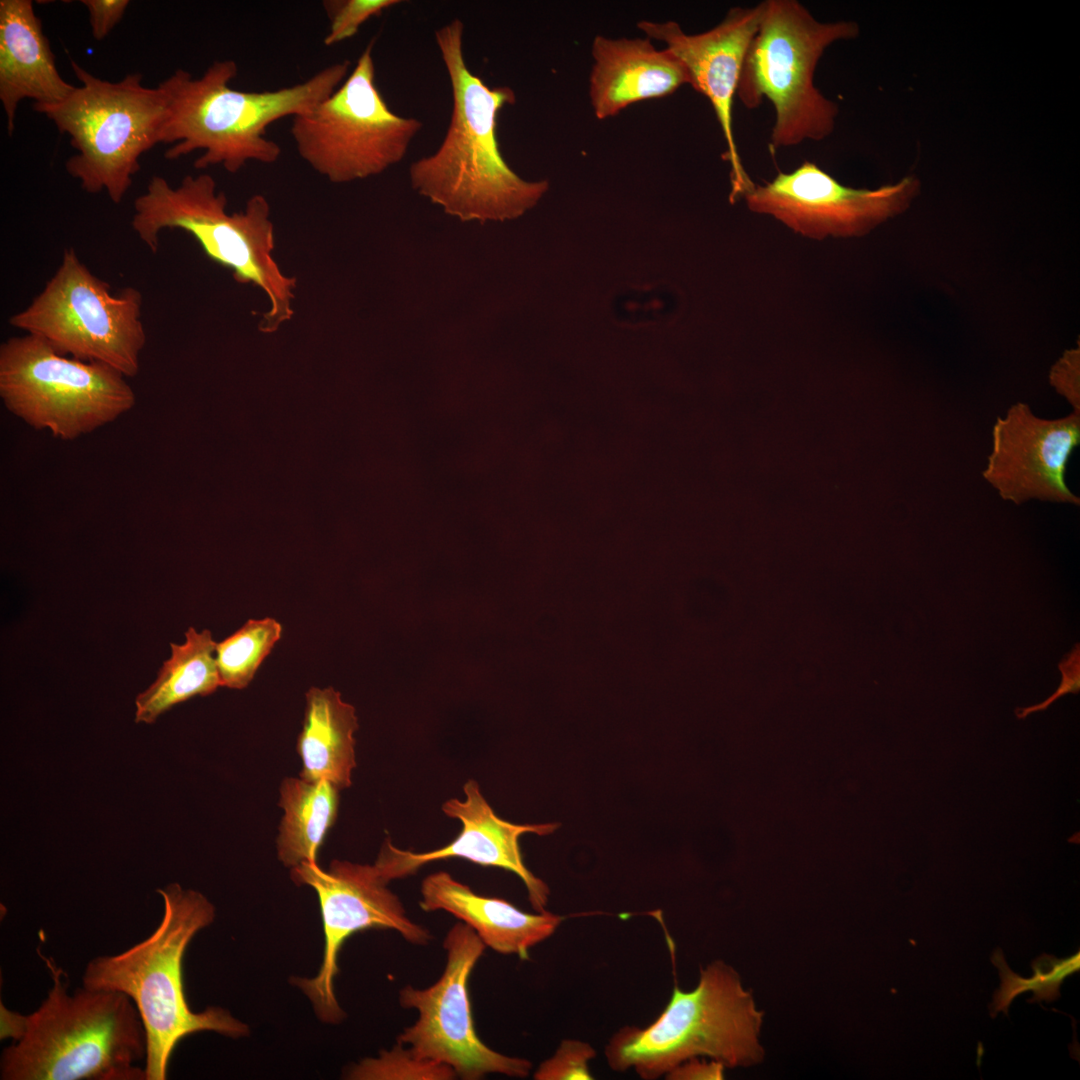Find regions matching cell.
<instances>
[{"label": "cell", "mask_w": 1080, "mask_h": 1080, "mask_svg": "<svg viewBox=\"0 0 1080 1080\" xmlns=\"http://www.w3.org/2000/svg\"><path fill=\"white\" fill-rule=\"evenodd\" d=\"M464 25L454 19L435 31L448 73L452 112L446 134L431 155L410 166L413 188L461 221H505L537 204L548 182L526 181L507 164L497 139V118L516 95L489 87L472 73L463 52Z\"/></svg>", "instance_id": "cell-1"}, {"label": "cell", "mask_w": 1080, "mask_h": 1080, "mask_svg": "<svg viewBox=\"0 0 1080 1080\" xmlns=\"http://www.w3.org/2000/svg\"><path fill=\"white\" fill-rule=\"evenodd\" d=\"M348 60L322 68L307 80L267 91L234 89V60L214 61L199 77L177 69L159 84L165 96L160 143L173 144L165 158L202 151L196 169L222 166L237 173L249 162L275 163L281 147L267 138L274 122L313 109L346 79Z\"/></svg>", "instance_id": "cell-2"}, {"label": "cell", "mask_w": 1080, "mask_h": 1080, "mask_svg": "<svg viewBox=\"0 0 1080 1080\" xmlns=\"http://www.w3.org/2000/svg\"><path fill=\"white\" fill-rule=\"evenodd\" d=\"M157 892L164 912L152 934L121 953L93 958L82 977L84 987L121 992L135 1004L146 1037L145 1080H165L175 1047L192 1033L213 1031L230 1038L249 1033L227 1010L212 1006L194 1012L186 1000L184 954L193 937L214 921V905L178 883Z\"/></svg>", "instance_id": "cell-3"}, {"label": "cell", "mask_w": 1080, "mask_h": 1080, "mask_svg": "<svg viewBox=\"0 0 1080 1080\" xmlns=\"http://www.w3.org/2000/svg\"><path fill=\"white\" fill-rule=\"evenodd\" d=\"M52 986L0 1058L2 1080H145V1030L126 994L67 992L61 967L43 957Z\"/></svg>", "instance_id": "cell-4"}, {"label": "cell", "mask_w": 1080, "mask_h": 1080, "mask_svg": "<svg viewBox=\"0 0 1080 1080\" xmlns=\"http://www.w3.org/2000/svg\"><path fill=\"white\" fill-rule=\"evenodd\" d=\"M227 198L212 176L187 175L177 186L153 176L134 201L131 226L137 237L157 253L160 233L179 229L190 234L213 262L232 271L239 284L261 289L269 309L259 323L273 333L294 312L296 278L282 273L272 256L275 246L270 205L263 195L251 196L240 212L226 211Z\"/></svg>", "instance_id": "cell-5"}, {"label": "cell", "mask_w": 1080, "mask_h": 1080, "mask_svg": "<svg viewBox=\"0 0 1080 1080\" xmlns=\"http://www.w3.org/2000/svg\"><path fill=\"white\" fill-rule=\"evenodd\" d=\"M763 1012L730 965L716 960L701 969L696 987H675L662 1013L648 1026H625L605 1047L614 1071L633 1069L645 1080L665 1076L695 1057L720 1062L725 1068L748 1067L762 1061L759 1041Z\"/></svg>", "instance_id": "cell-6"}, {"label": "cell", "mask_w": 1080, "mask_h": 1080, "mask_svg": "<svg viewBox=\"0 0 1080 1080\" xmlns=\"http://www.w3.org/2000/svg\"><path fill=\"white\" fill-rule=\"evenodd\" d=\"M759 29L747 51L736 96L748 109L771 102L772 148L829 137L838 105L815 86L817 65L834 43L857 37L853 21L822 22L797 0H766Z\"/></svg>", "instance_id": "cell-7"}, {"label": "cell", "mask_w": 1080, "mask_h": 1080, "mask_svg": "<svg viewBox=\"0 0 1080 1080\" xmlns=\"http://www.w3.org/2000/svg\"><path fill=\"white\" fill-rule=\"evenodd\" d=\"M70 63L81 84L64 100L33 108L69 136L76 153L65 163L67 173L87 193L106 192L119 204L140 169L141 155L160 143L164 93L159 85L145 86L140 74L111 82Z\"/></svg>", "instance_id": "cell-8"}, {"label": "cell", "mask_w": 1080, "mask_h": 1080, "mask_svg": "<svg viewBox=\"0 0 1080 1080\" xmlns=\"http://www.w3.org/2000/svg\"><path fill=\"white\" fill-rule=\"evenodd\" d=\"M119 371L54 351L33 335L0 345V398L29 427L72 441L131 411L136 394Z\"/></svg>", "instance_id": "cell-9"}, {"label": "cell", "mask_w": 1080, "mask_h": 1080, "mask_svg": "<svg viewBox=\"0 0 1080 1080\" xmlns=\"http://www.w3.org/2000/svg\"><path fill=\"white\" fill-rule=\"evenodd\" d=\"M142 305L138 289L127 286L113 293L68 248L43 289L10 316L9 324L61 355L101 363L132 378L147 342Z\"/></svg>", "instance_id": "cell-10"}, {"label": "cell", "mask_w": 1080, "mask_h": 1080, "mask_svg": "<svg viewBox=\"0 0 1080 1080\" xmlns=\"http://www.w3.org/2000/svg\"><path fill=\"white\" fill-rule=\"evenodd\" d=\"M374 41L343 83L308 112L292 117L296 150L333 183L378 175L400 162L423 123L394 113L375 82Z\"/></svg>", "instance_id": "cell-11"}, {"label": "cell", "mask_w": 1080, "mask_h": 1080, "mask_svg": "<svg viewBox=\"0 0 1080 1080\" xmlns=\"http://www.w3.org/2000/svg\"><path fill=\"white\" fill-rule=\"evenodd\" d=\"M446 965L440 978L425 989L405 986L399 1001L418 1011L417 1021L404 1028L397 1042L423 1059L450 1066L457 1077L477 1080L497 1073L524 1078L532 1063L487 1046L478 1036L468 995V980L485 944L463 922L454 924L444 939Z\"/></svg>", "instance_id": "cell-12"}, {"label": "cell", "mask_w": 1080, "mask_h": 1080, "mask_svg": "<svg viewBox=\"0 0 1080 1080\" xmlns=\"http://www.w3.org/2000/svg\"><path fill=\"white\" fill-rule=\"evenodd\" d=\"M298 885L316 892L324 930V953L318 974L294 978L293 983L311 1001L319 1019L338 1023L344 1017L334 991L338 953L348 937L369 928L392 929L406 941L425 945L431 934L406 914L399 897L373 865L333 860L327 870L318 862H304L291 869Z\"/></svg>", "instance_id": "cell-13"}, {"label": "cell", "mask_w": 1080, "mask_h": 1080, "mask_svg": "<svg viewBox=\"0 0 1080 1080\" xmlns=\"http://www.w3.org/2000/svg\"><path fill=\"white\" fill-rule=\"evenodd\" d=\"M919 189L905 177L878 189H856L839 183L817 164L804 161L791 172H780L757 185L744 198L748 208L768 214L804 236H861L903 212Z\"/></svg>", "instance_id": "cell-14"}, {"label": "cell", "mask_w": 1080, "mask_h": 1080, "mask_svg": "<svg viewBox=\"0 0 1080 1080\" xmlns=\"http://www.w3.org/2000/svg\"><path fill=\"white\" fill-rule=\"evenodd\" d=\"M763 1L753 7H733L715 27L687 34L675 21L640 20L637 27L649 39L665 43L686 67L691 84L712 105L720 125L731 167L730 200L744 197L755 184L745 171L733 134L732 109L749 46L762 19Z\"/></svg>", "instance_id": "cell-15"}, {"label": "cell", "mask_w": 1080, "mask_h": 1080, "mask_svg": "<svg viewBox=\"0 0 1080 1080\" xmlns=\"http://www.w3.org/2000/svg\"><path fill=\"white\" fill-rule=\"evenodd\" d=\"M1080 442V415L1044 419L1018 402L992 428V450L984 479L1003 500L1032 499L1079 505L1065 482L1066 466Z\"/></svg>", "instance_id": "cell-16"}, {"label": "cell", "mask_w": 1080, "mask_h": 1080, "mask_svg": "<svg viewBox=\"0 0 1080 1080\" xmlns=\"http://www.w3.org/2000/svg\"><path fill=\"white\" fill-rule=\"evenodd\" d=\"M463 791L464 800L452 798L442 805L448 817L461 822L458 836L444 847L422 853L399 849L386 840L374 863L382 877L389 883L413 875L427 863L462 858L482 866L513 872L524 883L533 908L537 912L545 911L549 888L524 864L519 839L526 833L551 834L559 824L519 825L508 822L496 815L475 780H468Z\"/></svg>", "instance_id": "cell-17"}, {"label": "cell", "mask_w": 1080, "mask_h": 1080, "mask_svg": "<svg viewBox=\"0 0 1080 1080\" xmlns=\"http://www.w3.org/2000/svg\"><path fill=\"white\" fill-rule=\"evenodd\" d=\"M589 76V97L595 116L613 117L629 105L674 93L690 85L688 71L667 48L656 49L649 38L612 39L597 35Z\"/></svg>", "instance_id": "cell-18"}, {"label": "cell", "mask_w": 1080, "mask_h": 1080, "mask_svg": "<svg viewBox=\"0 0 1080 1080\" xmlns=\"http://www.w3.org/2000/svg\"><path fill=\"white\" fill-rule=\"evenodd\" d=\"M76 86L60 75L55 56L30 0L0 1V101L9 134L14 131L18 105L54 104Z\"/></svg>", "instance_id": "cell-19"}, {"label": "cell", "mask_w": 1080, "mask_h": 1080, "mask_svg": "<svg viewBox=\"0 0 1080 1080\" xmlns=\"http://www.w3.org/2000/svg\"><path fill=\"white\" fill-rule=\"evenodd\" d=\"M420 893L422 910H444L471 927L485 946L523 959L528 958L533 946L550 937L563 920L546 910L526 913L504 899L478 895L444 871L425 877Z\"/></svg>", "instance_id": "cell-20"}, {"label": "cell", "mask_w": 1080, "mask_h": 1080, "mask_svg": "<svg viewBox=\"0 0 1080 1080\" xmlns=\"http://www.w3.org/2000/svg\"><path fill=\"white\" fill-rule=\"evenodd\" d=\"M355 709L335 689L312 687L306 693L302 730L297 740L301 758L300 777L327 780L339 790L352 784L356 767Z\"/></svg>", "instance_id": "cell-21"}, {"label": "cell", "mask_w": 1080, "mask_h": 1080, "mask_svg": "<svg viewBox=\"0 0 1080 1080\" xmlns=\"http://www.w3.org/2000/svg\"><path fill=\"white\" fill-rule=\"evenodd\" d=\"M216 644L209 630L185 632L183 644L171 643V656L156 680L135 700V722L150 724L173 706L195 696H207L221 686Z\"/></svg>", "instance_id": "cell-22"}, {"label": "cell", "mask_w": 1080, "mask_h": 1080, "mask_svg": "<svg viewBox=\"0 0 1080 1080\" xmlns=\"http://www.w3.org/2000/svg\"><path fill=\"white\" fill-rule=\"evenodd\" d=\"M339 791L327 780L308 781L300 776L282 780L278 805L283 816L276 849L285 867L317 862L320 846L337 818Z\"/></svg>", "instance_id": "cell-23"}, {"label": "cell", "mask_w": 1080, "mask_h": 1080, "mask_svg": "<svg viewBox=\"0 0 1080 1080\" xmlns=\"http://www.w3.org/2000/svg\"><path fill=\"white\" fill-rule=\"evenodd\" d=\"M992 964L998 969L1000 987L993 994L989 1013L995 1018L999 1012L1008 1015L1013 1000L1026 991H1032L1029 1003H1047L1061 996L1060 988L1064 980L1080 969V952L1066 958H1057L1042 954L1031 962L1033 975L1030 978L1016 974L1008 966L1001 948H996L991 956Z\"/></svg>", "instance_id": "cell-24"}, {"label": "cell", "mask_w": 1080, "mask_h": 1080, "mask_svg": "<svg viewBox=\"0 0 1080 1080\" xmlns=\"http://www.w3.org/2000/svg\"><path fill=\"white\" fill-rule=\"evenodd\" d=\"M282 626L274 618L250 619L216 644V664L222 687L243 689L279 641Z\"/></svg>", "instance_id": "cell-25"}, {"label": "cell", "mask_w": 1080, "mask_h": 1080, "mask_svg": "<svg viewBox=\"0 0 1080 1080\" xmlns=\"http://www.w3.org/2000/svg\"><path fill=\"white\" fill-rule=\"evenodd\" d=\"M454 1070L442 1063L416 1056L402 1043L383 1050L378 1057L366 1058L353 1066L348 1078L357 1080H451Z\"/></svg>", "instance_id": "cell-26"}, {"label": "cell", "mask_w": 1080, "mask_h": 1080, "mask_svg": "<svg viewBox=\"0 0 1080 1080\" xmlns=\"http://www.w3.org/2000/svg\"><path fill=\"white\" fill-rule=\"evenodd\" d=\"M400 0H327L323 7L329 20L325 46L352 38L370 18L398 5Z\"/></svg>", "instance_id": "cell-27"}, {"label": "cell", "mask_w": 1080, "mask_h": 1080, "mask_svg": "<svg viewBox=\"0 0 1080 1080\" xmlns=\"http://www.w3.org/2000/svg\"><path fill=\"white\" fill-rule=\"evenodd\" d=\"M596 1056L587 1042L563 1040L555 1053L543 1061L534 1072L535 1080H590L593 1075L589 1061Z\"/></svg>", "instance_id": "cell-28"}, {"label": "cell", "mask_w": 1080, "mask_h": 1080, "mask_svg": "<svg viewBox=\"0 0 1080 1080\" xmlns=\"http://www.w3.org/2000/svg\"><path fill=\"white\" fill-rule=\"evenodd\" d=\"M1051 384L1073 407V413L1080 415L1079 392V351L1067 352L1052 368Z\"/></svg>", "instance_id": "cell-29"}, {"label": "cell", "mask_w": 1080, "mask_h": 1080, "mask_svg": "<svg viewBox=\"0 0 1080 1080\" xmlns=\"http://www.w3.org/2000/svg\"><path fill=\"white\" fill-rule=\"evenodd\" d=\"M1061 673L1062 680L1058 689L1054 694L1047 698L1042 703L1029 706L1026 708H1017L1015 714L1018 719H1024L1028 715L1034 712H1040L1047 709L1055 700L1067 693H1079L1080 690V649L1079 644H1076L1072 651L1066 655V657L1058 665Z\"/></svg>", "instance_id": "cell-30"}, {"label": "cell", "mask_w": 1080, "mask_h": 1080, "mask_svg": "<svg viewBox=\"0 0 1080 1080\" xmlns=\"http://www.w3.org/2000/svg\"><path fill=\"white\" fill-rule=\"evenodd\" d=\"M89 13L91 32L96 40H102L124 16L128 0H82Z\"/></svg>", "instance_id": "cell-31"}, {"label": "cell", "mask_w": 1080, "mask_h": 1080, "mask_svg": "<svg viewBox=\"0 0 1080 1080\" xmlns=\"http://www.w3.org/2000/svg\"><path fill=\"white\" fill-rule=\"evenodd\" d=\"M725 1066L720 1062L709 1059V1061L702 1060L700 1057L688 1059L672 1070L666 1075V1079L670 1080H718L723 1079Z\"/></svg>", "instance_id": "cell-32"}]
</instances>
